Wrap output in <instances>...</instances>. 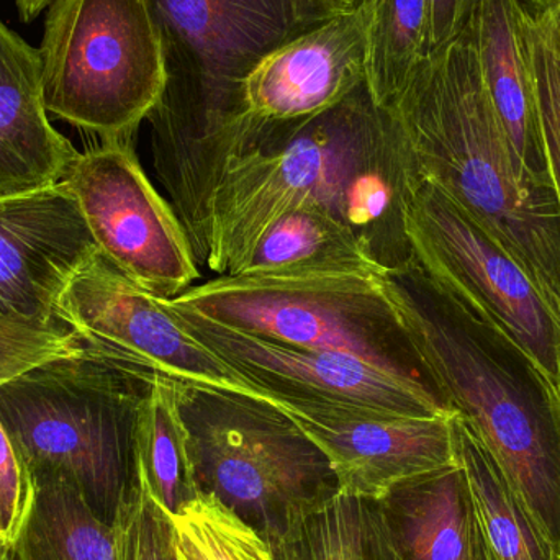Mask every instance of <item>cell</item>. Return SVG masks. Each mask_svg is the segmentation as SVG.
I'll use <instances>...</instances> for the list:
<instances>
[{
  "instance_id": "1",
  "label": "cell",
  "mask_w": 560,
  "mask_h": 560,
  "mask_svg": "<svg viewBox=\"0 0 560 560\" xmlns=\"http://www.w3.org/2000/svg\"><path fill=\"white\" fill-rule=\"evenodd\" d=\"M404 128L377 104L368 79L328 110L271 128L213 194L202 268L240 275L268 230L313 203L361 240L385 272L413 261L407 212L423 183Z\"/></svg>"
},
{
  "instance_id": "2",
  "label": "cell",
  "mask_w": 560,
  "mask_h": 560,
  "mask_svg": "<svg viewBox=\"0 0 560 560\" xmlns=\"http://www.w3.org/2000/svg\"><path fill=\"white\" fill-rule=\"evenodd\" d=\"M166 85L148 115L154 171L187 226L207 222L213 194L253 150L249 74L282 46L348 7L336 0H144Z\"/></svg>"
},
{
  "instance_id": "3",
  "label": "cell",
  "mask_w": 560,
  "mask_h": 560,
  "mask_svg": "<svg viewBox=\"0 0 560 560\" xmlns=\"http://www.w3.org/2000/svg\"><path fill=\"white\" fill-rule=\"evenodd\" d=\"M381 280L447 404L492 454L560 560V388L415 259Z\"/></svg>"
},
{
  "instance_id": "4",
  "label": "cell",
  "mask_w": 560,
  "mask_h": 560,
  "mask_svg": "<svg viewBox=\"0 0 560 560\" xmlns=\"http://www.w3.org/2000/svg\"><path fill=\"white\" fill-rule=\"evenodd\" d=\"M392 110L424 180L523 266L560 315V209L520 167L487 95L474 16L420 59Z\"/></svg>"
},
{
  "instance_id": "5",
  "label": "cell",
  "mask_w": 560,
  "mask_h": 560,
  "mask_svg": "<svg viewBox=\"0 0 560 560\" xmlns=\"http://www.w3.org/2000/svg\"><path fill=\"white\" fill-rule=\"evenodd\" d=\"M153 382L82 341L0 384V423L33 482L69 483L112 525L135 483Z\"/></svg>"
},
{
  "instance_id": "6",
  "label": "cell",
  "mask_w": 560,
  "mask_h": 560,
  "mask_svg": "<svg viewBox=\"0 0 560 560\" xmlns=\"http://www.w3.org/2000/svg\"><path fill=\"white\" fill-rule=\"evenodd\" d=\"M173 387L200 495L219 500L271 546L339 492L328 457L271 401Z\"/></svg>"
},
{
  "instance_id": "7",
  "label": "cell",
  "mask_w": 560,
  "mask_h": 560,
  "mask_svg": "<svg viewBox=\"0 0 560 560\" xmlns=\"http://www.w3.org/2000/svg\"><path fill=\"white\" fill-rule=\"evenodd\" d=\"M381 278L242 272L217 276L170 300L232 328L300 348L346 352L441 392Z\"/></svg>"
},
{
  "instance_id": "8",
  "label": "cell",
  "mask_w": 560,
  "mask_h": 560,
  "mask_svg": "<svg viewBox=\"0 0 560 560\" xmlns=\"http://www.w3.org/2000/svg\"><path fill=\"white\" fill-rule=\"evenodd\" d=\"M38 55L46 112L102 140L130 138L166 85L144 0H52Z\"/></svg>"
},
{
  "instance_id": "9",
  "label": "cell",
  "mask_w": 560,
  "mask_h": 560,
  "mask_svg": "<svg viewBox=\"0 0 560 560\" xmlns=\"http://www.w3.org/2000/svg\"><path fill=\"white\" fill-rule=\"evenodd\" d=\"M407 235L420 268L510 336L560 388V315L523 266L428 180L408 207Z\"/></svg>"
},
{
  "instance_id": "10",
  "label": "cell",
  "mask_w": 560,
  "mask_h": 560,
  "mask_svg": "<svg viewBox=\"0 0 560 560\" xmlns=\"http://www.w3.org/2000/svg\"><path fill=\"white\" fill-rule=\"evenodd\" d=\"M58 318L82 341L150 381L271 401L219 354L194 338L164 306L101 252L62 290Z\"/></svg>"
},
{
  "instance_id": "11",
  "label": "cell",
  "mask_w": 560,
  "mask_h": 560,
  "mask_svg": "<svg viewBox=\"0 0 560 560\" xmlns=\"http://www.w3.org/2000/svg\"><path fill=\"white\" fill-rule=\"evenodd\" d=\"M65 183L98 252L141 289L174 299L200 279L186 230L148 179L130 138L79 153Z\"/></svg>"
},
{
  "instance_id": "12",
  "label": "cell",
  "mask_w": 560,
  "mask_h": 560,
  "mask_svg": "<svg viewBox=\"0 0 560 560\" xmlns=\"http://www.w3.org/2000/svg\"><path fill=\"white\" fill-rule=\"evenodd\" d=\"M174 318L207 348L275 401L368 408L400 417H451L441 392L384 371L364 359L328 349L261 338L161 299Z\"/></svg>"
},
{
  "instance_id": "13",
  "label": "cell",
  "mask_w": 560,
  "mask_h": 560,
  "mask_svg": "<svg viewBox=\"0 0 560 560\" xmlns=\"http://www.w3.org/2000/svg\"><path fill=\"white\" fill-rule=\"evenodd\" d=\"M331 464L339 490L381 502L405 480L457 463L451 417L417 418L339 405L276 401Z\"/></svg>"
},
{
  "instance_id": "14",
  "label": "cell",
  "mask_w": 560,
  "mask_h": 560,
  "mask_svg": "<svg viewBox=\"0 0 560 560\" xmlns=\"http://www.w3.org/2000/svg\"><path fill=\"white\" fill-rule=\"evenodd\" d=\"M97 252L68 184L0 199V316L56 322L62 290Z\"/></svg>"
},
{
  "instance_id": "15",
  "label": "cell",
  "mask_w": 560,
  "mask_h": 560,
  "mask_svg": "<svg viewBox=\"0 0 560 560\" xmlns=\"http://www.w3.org/2000/svg\"><path fill=\"white\" fill-rule=\"evenodd\" d=\"M368 79L365 10L359 0L269 55L246 82L258 141L269 128L308 120Z\"/></svg>"
},
{
  "instance_id": "16",
  "label": "cell",
  "mask_w": 560,
  "mask_h": 560,
  "mask_svg": "<svg viewBox=\"0 0 560 560\" xmlns=\"http://www.w3.org/2000/svg\"><path fill=\"white\" fill-rule=\"evenodd\" d=\"M78 156L46 112L38 49L0 22V199L62 183Z\"/></svg>"
},
{
  "instance_id": "17",
  "label": "cell",
  "mask_w": 560,
  "mask_h": 560,
  "mask_svg": "<svg viewBox=\"0 0 560 560\" xmlns=\"http://www.w3.org/2000/svg\"><path fill=\"white\" fill-rule=\"evenodd\" d=\"M523 23V0H482L474 15L477 55L490 104L520 167L552 189Z\"/></svg>"
},
{
  "instance_id": "18",
  "label": "cell",
  "mask_w": 560,
  "mask_h": 560,
  "mask_svg": "<svg viewBox=\"0 0 560 560\" xmlns=\"http://www.w3.org/2000/svg\"><path fill=\"white\" fill-rule=\"evenodd\" d=\"M378 505L397 560H477L480 525L459 460L405 480Z\"/></svg>"
},
{
  "instance_id": "19",
  "label": "cell",
  "mask_w": 560,
  "mask_h": 560,
  "mask_svg": "<svg viewBox=\"0 0 560 560\" xmlns=\"http://www.w3.org/2000/svg\"><path fill=\"white\" fill-rule=\"evenodd\" d=\"M242 272L385 275L346 223L313 203H303L279 219L262 236Z\"/></svg>"
},
{
  "instance_id": "20",
  "label": "cell",
  "mask_w": 560,
  "mask_h": 560,
  "mask_svg": "<svg viewBox=\"0 0 560 560\" xmlns=\"http://www.w3.org/2000/svg\"><path fill=\"white\" fill-rule=\"evenodd\" d=\"M453 431L477 520L497 558L559 560L492 454L457 413L453 415Z\"/></svg>"
},
{
  "instance_id": "21",
  "label": "cell",
  "mask_w": 560,
  "mask_h": 560,
  "mask_svg": "<svg viewBox=\"0 0 560 560\" xmlns=\"http://www.w3.org/2000/svg\"><path fill=\"white\" fill-rule=\"evenodd\" d=\"M19 560H114V528L58 479L35 480L32 509L13 542Z\"/></svg>"
},
{
  "instance_id": "22",
  "label": "cell",
  "mask_w": 560,
  "mask_h": 560,
  "mask_svg": "<svg viewBox=\"0 0 560 560\" xmlns=\"http://www.w3.org/2000/svg\"><path fill=\"white\" fill-rule=\"evenodd\" d=\"M135 480L171 518L200 497L173 384L154 381L141 408Z\"/></svg>"
},
{
  "instance_id": "23",
  "label": "cell",
  "mask_w": 560,
  "mask_h": 560,
  "mask_svg": "<svg viewBox=\"0 0 560 560\" xmlns=\"http://www.w3.org/2000/svg\"><path fill=\"white\" fill-rule=\"evenodd\" d=\"M290 560H397L378 502L336 492L279 542Z\"/></svg>"
},
{
  "instance_id": "24",
  "label": "cell",
  "mask_w": 560,
  "mask_h": 560,
  "mask_svg": "<svg viewBox=\"0 0 560 560\" xmlns=\"http://www.w3.org/2000/svg\"><path fill=\"white\" fill-rule=\"evenodd\" d=\"M365 10L368 84L392 108L427 56L428 0H359Z\"/></svg>"
},
{
  "instance_id": "25",
  "label": "cell",
  "mask_w": 560,
  "mask_h": 560,
  "mask_svg": "<svg viewBox=\"0 0 560 560\" xmlns=\"http://www.w3.org/2000/svg\"><path fill=\"white\" fill-rule=\"evenodd\" d=\"M171 520L179 560H276L271 542L212 497Z\"/></svg>"
},
{
  "instance_id": "26",
  "label": "cell",
  "mask_w": 560,
  "mask_h": 560,
  "mask_svg": "<svg viewBox=\"0 0 560 560\" xmlns=\"http://www.w3.org/2000/svg\"><path fill=\"white\" fill-rule=\"evenodd\" d=\"M523 30L535 79L546 161L560 209V48L549 30L526 10Z\"/></svg>"
},
{
  "instance_id": "27",
  "label": "cell",
  "mask_w": 560,
  "mask_h": 560,
  "mask_svg": "<svg viewBox=\"0 0 560 560\" xmlns=\"http://www.w3.org/2000/svg\"><path fill=\"white\" fill-rule=\"evenodd\" d=\"M114 560H179L171 516L135 480L115 515Z\"/></svg>"
},
{
  "instance_id": "28",
  "label": "cell",
  "mask_w": 560,
  "mask_h": 560,
  "mask_svg": "<svg viewBox=\"0 0 560 560\" xmlns=\"http://www.w3.org/2000/svg\"><path fill=\"white\" fill-rule=\"evenodd\" d=\"M35 497V482L20 463L0 423V528L7 545L19 538Z\"/></svg>"
},
{
  "instance_id": "29",
  "label": "cell",
  "mask_w": 560,
  "mask_h": 560,
  "mask_svg": "<svg viewBox=\"0 0 560 560\" xmlns=\"http://www.w3.org/2000/svg\"><path fill=\"white\" fill-rule=\"evenodd\" d=\"M482 0H428L427 56L456 39Z\"/></svg>"
},
{
  "instance_id": "30",
  "label": "cell",
  "mask_w": 560,
  "mask_h": 560,
  "mask_svg": "<svg viewBox=\"0 0 560 560\" xmlns=\"http://www.w3.org/2000/svg\"><path fill=\"white\" fill-rule=\"evenodd\" d=\"M523 7L549 30L560 48V0H523Z\"/></svg>"
},
{
  "instance_id": "31",
  "label": "cell",
  "mask_w": 560,
  "mask_h": 560,
  "mask_svg": "<svg viewBox=\"0 0 560 560\" xmlns=\"http://www.w3.org/2000/svg\"><path fill=\"white\" fill-rule=\"evenodd\" d=\"M52 0H15L16 10L22 22H33L43 10L48 9Z\"/></svg>"
},
{
  "instance_id": "32",
  "label": "cell",
  "mask_w": 560,
  "mask_h": 560,
  "mask_svg": "<svg viewBox=\"0 0 560 560\" xmlns=\"http://www.w3.org/2000/svg\"><path fill=\"white\" fill-rule=\"evenodd\" d=\"M477 560H499V558L495 556V552H493L492 548H490L489 542H487L486 536H483L482 533V528H480L479 552H477Z\"/></svg>"
},
{
  "instance_id": "33",
  "label": "cell",
  "mask_w": 560,
  "mask_h": 560,
  "mask_svg": "<svg viewBox=\"0 0 560 560\" xmlns=\"http://www.w3.org/2000/svg\"><path fill=\"white\" fill-rule=\"evenodd\" d=\"M0 560H19L16 559L15 552H13L12 546H3L0 548Z\"/></svg>"
},
{
  "instance_id": "34",
  "label": "cell",
  "mask_w": 560,
  "mask_h": 560,
  "mask_svg": "<svg viewBox=\"0 0 560 560\" xmlns=\"http://www.w3.org/2000/svg\"><path fill=\"white\" fill-rule=\"evenodd\" d=\"M272 548H275L276 551V560H290L289 556H287V552L283 551L280 546H272Z\"/></svg>"
},
{
  "instance_id": "35",
  "label": "cell",
  "mask_w": 560,
  "mask_h": 560,
  "mask_svg": "<svg viewBox=\"0 0 560 560\" xmlns=\"http://www.w3.org/2000/svg\"><path fill=\"white\" fill-rule=\"evenodd\" d=\"M336 2L341 3V5L349 7L352 5V3H354V0H336Z\"/></svg>"
},
{
  "instance_id": "36",
  "label": "cell",
  "mask_w": 560,
  "mask_h": 560,
  "mask_svg": "<svg viewBox=\"0 0 560 560\" xmlns=\"http://www.w3.org/2000/svg\"><path fill=\"white\" fill-rule=\"evenodd\" d=\"M3 546H9V545H7L5 538H3L2 528H0V548H3Z\"/></svg>"
}]
</instances>
